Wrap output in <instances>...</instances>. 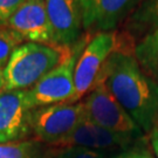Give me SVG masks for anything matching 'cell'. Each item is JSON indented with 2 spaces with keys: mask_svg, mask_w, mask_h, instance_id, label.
I'll use <instances>...</instances> for the list:
<instances>
[{
  "mask_svg": "<svg viewBox=\"0 0 158 158\" xmlns=\"http://www.w3.org/2000/svg\"><path fill=\"white\" fill-rule=\"evenodd\" d=\"M98 80L106 83L142 132L149 134L158 119V82L142 70L134 52L111 53Z\"/></svg>",
  "mask_w": 158,
  "mask_h": 158,
  "instance_id": "6da1fadb",
  "label": "cell"
},
{
  "mask_svg": "<svg viewBox=\"0 0 158 158\" xmlns=\"http://www.w3.org/2000/svg\"><path fill=\"white\" fill-rule=\"evenodd\" d=\"M72 47L36 42H25L19 46L4 67V90L32 88L62 61Z\"/></svg>",
  "mask_w": 158,
  "mask_h": 158,
  "instance_id": "7a4b0ae2",
  "label": "cell"
},
{
  "mask_svg": "<svg viewBox=\"0 0 158 158\" xmlns=\"http://www.w3.org/2000/svg\"><path fill=\"white\" fill-rule=\"evenodd\" d=\"M136 41L123 31L104 32L93 35L81 53L74 79V95L68 103H76L88 95L100 77L108 57L115 51H132Z\"/></svg>",
  "mask_w": 158,
  "mask_h": 158,
  "instance_id": "3957f363",
  "label": "cell"
},
{
  "mask_svg": "<svg viewBox=\"0 0 158 158\" xmlns=\"http://www.w3.org/2000/svg\"><path fill=\"white\" fill-rule=\"evenodd\" d=\"M85 118L83 101L56 103L31 109L27 115L28 139L46 147L61 142Z\"/></svg>",
  "mask_w": 158,
  "mask_h": 158,
  "instance_id": "277c9868",
  "label": "cell"
},
{
  "mask_svg": "<svg viewBox=\"0 0 158 158\" xmlns=\"http://www.w3.org/2000/svg\"><path fill=\"white\" fill-rule=\"evenodd\" d=\"M93 35L85 33L70 48L61 62L45 75L36 85L27 89L29 109L69 102L74 95L75 68L81 53Z\"/></svg>",
  "mask_w": 158,
  "mask_h": 158,
  "instance_id": "5b68a950",
  "label": "cell"
},
{
  "mask_svg": "<svg viewBox=\"0 0 158 158\" xmlns=\"http://www.w3.org/2000/svg\"><path fill=\"white\" fill-rule=\"evenodd\" d=\"M82 101L85 118L91 123L118 134L132 136L143 134L102 80H97L94 88Z\"/></svg>",
  "mask_w": 158,
  "mask_h": 158,
  "instance_id": "8992f818",
  "label": "cell"
},
{
  "mask_svg": "<svg viewBox=\"0 0 158 158\" xmlns=\"http://www.w3.org/2000/svg\"><path fill=\"white\" fill-rule=\"evenodd\" d=\"M142 0H80L85 33L114 32L135 12Z\"/></svg>",
  "mask_w": 158,
  "mask_h": 158,
  "instance_id": "52a82bcc",
  "label": "cell"
},
{
  "mask_svg": "<svg viewBox=\"0 0 158 158\" xmlns=\"http://www.w3.org/2000/svg\"><path fill=\"white\" fill-rule=\"evenodd\" d=\"M136 136L114 132L85 118L72 134L51 148L82 147L114 156L130 147Z\"/></svg>",
  "mask_w": 158,
  "mask_h": 158,
  "instance_id": "ba28073f",
  "label": "cell"
},
{
  "mask_svg": "<svg viewBox=\"0 0 158 158\" xmlns=\"http://www.w3.org/2000/svg\"><path fill=\"white\" fill-rule=\"evenodd\" d=\"M6 26L20 34L26 42L53 45L46 0H25Z\"/></svg>",
  "mask_w": 158,
  "mask_h": 158,
  "instance_id": "9c48e42d",
  "label": "cell"
},
{
  "mask_svg": "<svg viewBox=\"0 0 158 158\" xmlns=\"http://www.w3.org/2000/svg\"><path fill=\"white\" fill-rule=\"evenodd\" d=\"M53 29V45L72 47L82 38L80 0H46Z\"/></svg>",
  "mask_w": 158,
  "mask_h": 158,
  "instance_id": "30bf717a",
  "label": "cell"
},
{
  "mask_svg": "<svg viewBox=\"0 0 158 158\" xmlns=\"http://www.w3.org/2000/svg\"><path fill=\"white\" fill-rule=\"evenodd\" d=\"M26 90L0 91V144L28 139Z\"/></svg>",
  "mask_w": 158,
  "mask_h": 158,
  "instance_id": "8fae6325",
  "label": "cell"
},
{
  "mask_svg": "<svg viewBox=\"0 0 158 158\" xmlns=\"http://www.w3.org/2000/svg\"><path fill=\"white\" fill-rule=\"evenodd\" d=\"M158 28V0H142L135 12L123 23V32L136 42Z\"/></svg>",
  "mask_w": 158,
  "mask_h": 158,
  "instance_id": "7c38bea8",
  "label": "cell"
},
{
  "mask_svg": "<svg viewBox=\"0 0 158 158\" xmlns=\"http://www.w3.org/2000/svg\"><path fill=\"white\" fill-rule=\"evenodd\" d=\"M134 55L142 70L158 82V28L136 42Z\"/></svg>",
  "mask_w": 158,
  "mask_h": 158,
  "instance_id": "4fadbf2b",
  "label": "cell"
},
{
  "mask_svg": "<svg viewBox=\"0 0 158 158\" xmlns=\"http://www.w3.org/2000/svg\"><path fill=\"white\" fill-rule=\"evenodd\" d=\"M44 144L33 139H20L0 144V158H36Z\"/></svg>",
  "mask_w": 158,
  "mask_h": 158,
  "instance_id": "5bb4252c",
  "label": "cell"
},
{
  "mask_svg": "<svg viewBox=\"0 0 158 158\" xmlns=\"http://www.w3.org/2000/svg\"><path fill=\"white\" fill-rule=\"evenodd\" d=\"M25 42L23 36L8 26L0 27V68L5 67L14 49Z\"/></svg>",
  "mask_w": 158,
  "mask_h": 158,
  "instance_id": "9a60e30c",
  "label": "cell"
},
{
  "mask_svg": "<svg viewBox=\"0 0 158 158\" xmlns=\"http://www.w3.org/2000/svg\"><path fill=\"white\" fill-rule=\"evenodd\" d=\"M51 151L52 158H111L113 156L104 152L95 151L91 149L82 147L70 148H51L47 147Z\"/></svg>",
  "mask_w": 158,
  "mask_h": 158,
  "instance_id": "2e32d148",
  "label": "cell"
},
{
  "mask_svg": "<svg viewBox=\"0 0 158 158\" xmlns=\"http://www.w3.org/2000/svg\"><path fill=\"white\" fill-rule=\"evenodd\" d=\"M25 0H0V27L6 26Z\"/></svg>",
  "mask_w": 158,
  "mask_h": 158,
  "instance_id": "e0dca14e",
  "label": "cell"
},
{
  "mask_svg": "<svg viewBox=\"0 0 158 158\" xmlns=\"http://www.w3.org/2000/svg\"><path fill=\"white\" fill-rule=\"evenodd\" d=\"M111 158H155L150 150L144 145H136L128 148L127 150L114 155Z\"/></svg>",
  "mask_w": 158,
  "mask_h": 158,
  "instance_id": "ac0fdd59",
  "label": "cell"
},
{
  "mask_svg": "<svg viewBox=\"0 0 158 158\" xmlns=\"http://www.w3.org/2000/svg\"><path fill=\"white\" fill-rule=\"evenodd\" d=\"M149 135V141H150V145L152 148L153 153H155V158H158V119L155 123L153 128L151 131L148 134Z\"/></svg>",
  "mask_w": 158,
  "mask_h": 158,
  "instance_id": "d6986e66",
  "label": "cell"
},
{
  "mask_svg": "<svg viewBox=\"0 0 158 158\" xmlns=\"http://www.w3.org/2000/svg\"><path fill=\"white\" fill-rule=\"evenodd\" d=\"M36 158H52L49 149L46 147V145H44L42 150H41V151L39 152V155H38V157H36Z\"/></svg>",
  "mask_w": 158,
  "mask_h": 158,
  "instance_id": "ffe728a7",
  "label": "cell"
},
{
  "mask_svg": "<svg viewBox=\"0 0 158 158\" xmlns=\"http://www.w3.org/2000/svg\"><path fill=\"white\" fill-rule=\"evenodd\" d=\"M5 89V75H4V68H0V91Z\"/></svg>",
  "mask_w": 158,
  "mask_h": 158,
  "instance_id": "44dd1931",
  "label": "cell"
}]
</instances>
